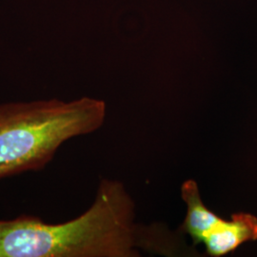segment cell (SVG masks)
Returning a JSON list of instances; mask_svg holds the SVG:
<instances>
[{"label":"cell","instance_id":"1","mask_svg":"<svg viewBox=\"0 0 257 257\" xmlns=\"http://www.w3.org/2000/svg\"><path fill=\"white\" fill-rule=\"evenodd\" d=\"M157 231L135 222V203L124 185L102 179L92 206L73 220L50 224L22 214L0 220V257H136L159 249Z\"/></svg>","mask_w":257,"mask_h":257},{"label":"cell","instance_id":"2","mask_svg":"<svg viewBox=\"0 0 257 257\" xmlns=\"http://www.w3.org/2000/svg\"><path fill=\"white\" fill-rule=\"evenodd\" d=\"M106 113L105 102L91 97L0 104V180L44 169L64 142L100 128Z\"/></svg>","mask_w":257,"mask_h":257},{"label":"cell","instance_id":"3","mask_svg":"<svg viewBox=\"0 0 257 257\" xmlns=\"http://www.w3.org/2000/svg\"><path fill=\"white\" fill-rule=\"evenodd\" d=\"M255 240L257 216L248 212H236L229 220L221 217L202 243L209 256L221 257L234 251L244 243Z\"/></svg>","mask_w":257,"mask_h":257},{"label":"cell","instance_id":"4","mask_svg":"<svg viewBox=\"0 0 257 257\" xmlns=\"http://www.w3.org/2000/svg\"><path fill=\"white\" fill-rule=\"evenodd\" d=\"M181 196L187 206V213L180 230L188 234L193 240V246H196L202 243L207 233L221 217L204 204L198 185L193 179L184 182Z\"/></svg>","mask_w":257,"mask_h":257}]
</instances>
